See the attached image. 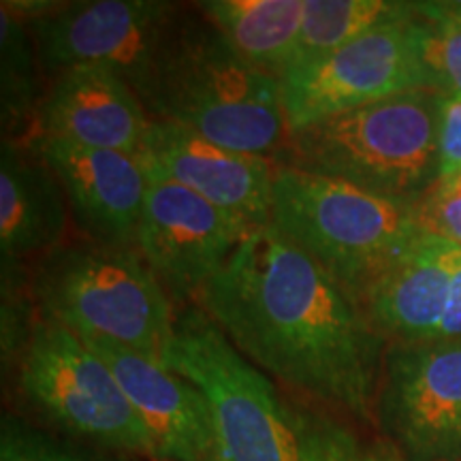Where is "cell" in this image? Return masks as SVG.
<instances>
[{
    "label": "cell",
    "instance_id": "cell-12",
    "mask_svg": "<svg viewBox=\"0 0 461 461\" xmlns=\"http://www.w3.org/2000/svg\"><path fill=\"white\" fill-rule=\"evenodd\" d=\"M65 188L77 238L137 248L149 173L141 154L92 149L34 137L28 141Z\"/></svg>",
    "mask_w": 461,
    "mask_h": 461
},
{
    "label": "cell",
    "instance_id": "cell-23",
    "mask_svg": "<svg viewBox=\"0 0 461 461\" xmlns=\"http://www.w3.org/2000/svg\"><path fill=\"white\" fill-rule=\"evenodd\" d=\"M414 216L423 233L461 248V177L438 182L419 203H414Z\"/></svg>",
    "mask_w": 461,
    "mask_h": 461
},
{
    "label": "cell",
    "instance_id": "cell-4",
    "mask_svg": "<svg viewBox=\"0 0 461 461\" xmlns=\"http://www.w3.org/2000/svg\"><path fill=\"white\" fill-rule=\"evenodd\" d=\"M37 314L163 363L177 308L137 248L68 238L28 269Z\"/></svg>",
    "mask_w": 461,
    "mask_h": 461
},
{
    "label": "cell",
    "instance_id": "cell-6",
    "mask_svg": "<svg viewBox=\"0 0 461 461\" xmlns=\"http://www.w3.org/2000/svg\"><path fill=\"white\" fill-rule=\"evenodd\" d=\"M163 366L201 391L221 461H297L291 400L197 303L177 308Z\"/></svg>",
    "mask_w": 461,
    "mask_h": 461
},
{
    "label": "cell",
    "instance_id": "cell-15",
    "mask_svg": "<svg viewBox=\"0 0 461 461\" xmlns=\"http://www.w3.org/2000/svg\"><path fill=\"white\" fill-rule=\"evenodd\" d=\"M149 120L137 92L112 68L75 67L50 77L34 137L141 154Z\"/></svg>",
    "mask_w": 461,
    "mask_h": 461
},
{
    "label": "cell",
    "instance_id": "cell-2",
    "mask_svg": "<svg viewBox=\"0 0 461 461\" xmlns=\"http://www.w3.org/2000/svg\"><path fill=\"white\" fill-rule=\"evenodd\" d=\"M140 99L152 120L274 163L291 132L280 79L241 60L197 3L171 24Z\"/></svg>",
    "mask_w": 461,
    "mask_h": 461
},
{
    "label": "cell",
    "instance_id": "cell-9",
    "mask_svg": "<svg viewBox=\"0 0 461 461\" xmlns=\"http://www.w3.org/2000/svg\"><path fill=\"white\" fill-rule=\"evenodd\" d=\"M374 425L402 461H461V338L389 344Z\"/></svg>",
    "mask_w": 461,
    "mask_h": 461
},
{
    "label": "cell",
    "instance_id": "cell-21",
    "mask_svg": "<svg viewBox=\"0 0 461 461\" xmlns=\"http://www.w3.org/2000/svg\"><path fill=\"white\" fill-rule=\"evenodd\" d=\"M420 60L442 95H461V3H412Z\"/></svg>",
    "mask_w": 461,
    "mask_h": 461
},
{
    "label": "cell",
    "instance_id": "cell-1",
    "mask_svg": "<svg viewBox=\"0 0 461 461\" xmlns=\"http://www.w3.org/2000/svg\"><path fill=\"white\" fill-rule=\"evenodd\" d=\"M194 303L278 387L374 423L387 339L342 285L274 227L252 230Z\"/></svg>",
    "mask_w": 461,
    "mask_h": 461
},
{
    "label": "cell",
    "instance_id": "cell-8",
    "mask_svg": "<svg viewBox=\"0 0 461 461\" xmlns=\"http://www.w3.org/2000/svg\"><path fill=\"white\" fill-rule=\"evenodd\" d=\"M26 22L48 77L75 67L112 68L143 90L182 3L167 0H3Z\"/></svg>",
    "mask_w": 461,
    "mask_h": 461
},
{
    "label": "cell",
    "instance_id": "cell-11",
    "mask_svg": "<svg viewBox=\"0 0 461 461\" xmlns=\"http://www.w3.org/2000/svg\"><path fill=\"white\" fill-rule=\"evenodd\" d=\"M148 167L149 188L137 250L176 308L194 303L255 230ZM261 229V227H258Z\"/></svg>",
    "mask_w": 461,
    "mask_h": 461
},
{
    "label": "cell",
    "instance_id": "cell-18",
    "mask_svg": "<svg viewBox=\"0 0 461 461\" xmlns=\"http://www.w3.org/2000/svg\"><path fill=\"white\" fill-rule=\"evenodd\" d=\"M197 7L241 60L276 79L285 77L295 56L305 0H205Z\"/></svg>",
    "mask_w": 461,
    "mask_h": 461
},
{
    "label": "cell",
    "instance_id": "cell-16",
    "mask_svg": "<svg viewBox=\"0 0 461 461\" xmlns=\"http://www.w3.org/2000/svg\"><path fill=\"white\" fill-rule=\"evenodd\" d=\"M457 248L436 235L420 233L361 299V308L387 344L436 338L447 310Z\"/></svg>",
    "mask_w": 461,
    "mask_h": 461
},
{
    "label": "cell",
    "instance_id": "cell-14",
    "mask_svg": "<svg viewBox=\"0 0 461 461\" xmlns=\"http://www.w3.org/2000/svg\"><path fill=\"white\" fill-rule=\"evenodd\" d=\"M107 363L135 408L158 461H221L214 419L190 380L157 359L105 342L84 339Z\"/></svg>",
    "mask_w": 461,
    "mask_h": 461
},
{
    "label": "cell",
    "instance_id": "cell-26",
    "mask_svg": "<svg viewBox=\"0 0 461 461\" xmlns=\"http://www.w3.org/2000/svg\"><path fill=\"white\" fill-rule=\"evenodd\" d=\"M366 461H393L391 457H387V455L384 453H367V457H366Z\"/></svg>",
    "mask_w": 461,
    "mask_h": 461
},
{
    "label": "cell",
    "instance_id": "cell-19",
    "mask_svg": "<svg viewBox=\"0 0 461 461\" xmlns=\"http://www.w3.org/2000/svg\"><path fill=\"white\" fill-rule=\"evenodd\" d=\"M50 77L26 22L0 9V122L3 141L28 143L37 135Z\"/></svg>",
    "mask_w": 461,
    "mask_h": 461
},
{
    "label": "cell",
    "instance_id": "cell-3",
    "mask_svg": "<svg viewBox=\"0 0 461 461\" xmlns=\"http://www.w3.org/2000/svg\"><path fill=\"white\" fill-rule=\"evenodd\" d=\"M442 92L411 90L288 132L276 165L342 182L397 203H419L440 180Z\"/></svg>",
    "mask_w": 461,
    "mask_h": 461
},
{
    "label": "cell",
    "instance_id": "cell-5",
    "mask_svg": "<svg viewBox=\"0 0 461 461\" xmlns=\"http://www.w3.org/2000/svg\"><path fill=\"white\" fill-rule=\"evenodd\" d=\"M269 227L325 269L357 302L414 244V205L278 165Z\"/></svg>",
    "mask_w": 461,
    "mask_h": 461
},
{
    "label": "cell",
    "instance_id": "cell-20",
    "mask_svg": "<svg viewBox=\"0 0 461 461\" xmlns=\"http://www.w3.org/2000/svg\"><path fill=\"white\" fill-rule=\"evenodd\" d=\"M411 14L412 3L400 0H305L291 68L310 65L374 28L403 20Z\"/></svg>",
    "mask_w": 461,
    "mask_h": 461
},
{
    "label": "cell",
    "instance_id": "cell-22",
    "mask_svg": "<svg viewBox=\"0 0 461 461\" xmlns=\"http://www.w3.org/2000/svg\"><path fill=\"white\" fill-rule=\"evenodd\" d=\"M0 461H95L48 431L15 417L3 419Z\"/></svg>",
    "mask_w": 461,
    "mask_h": 461
},
{
    "label": "cell",
    "instance_id": "cell-7",
    "mask_svg": "<svg viewBox=\"0 0 461 461\" xmlns=\"http://www.w3.org/2000/svg\"><path fill=\"white\" fill-rule=\"evenodd\" d=\"M14 363L22 400L51 428L109 451L152 457L149 438L118 378L67 327L37 314Z\"/></svg>",
    "mask_w": 461,
    "mask_h": 461
},
{
    "label": "cell",
    "instance_id": "cell-24",
    "mask_svg": "<svg viewBox=\"0 0 461 461\" xmlns=\"http://www.w3.org/2000/svg\"><path fill=\"white\" fill-rule=\"evenodd\" d=\"M438 167L440 180L461 177V95H442L440 129H438Z\"/></svg>",
    "mask_w": 461,
    "mask_h": 461
},
{
    "label": "cell",
    "instance_id": "cell-25",
    "mask_svg": "<svg viewBox=\"0 0 461 461\" xmlns=\"http://www.w3.org/2000/svg\"><path fill=\"white\" fill-rule=\"evenodd\" d=\"M459 338H461V248H457V255H455L447 310L434 339H459Z\"/></svg>",
    "mask_w": 461,
    "mask_h": 461
},
{
    "label": "cell",
    "instance_id": "cell-13",
    "mask_svg": "<svg viewBox=\"0 0 461 461\" xmlns=\"http://www.w3.org/2000/svg\"><path fill=\"white\" fill-rule=\"evenodd\" d=\"M141 157L152 169L229 216L255 229L269 224L278 169L272 158L216 146L160 120H149Z\"/></svg>",
    "mask_w": 461,
    "mask_h": 461
},
{
    "label": "cell",
    "instance_id": "cell-17",
    "mask_svg": "<svg viewBox=\"0 0 461 461\" xmlns=\"http://www.w3.org/2000/svg\"><path fill=\"white\" fill-rule=\"evenodd\" d=\"M71 212L54 169L28 143L0 148L3 265H34L68 241Z\"/></svg>",
    "mask_w": 461,
    "mask_h": 461
},
{
    "label": "cell",
    "instance_id": "cell-10",
    "mask_svg": "<svg viewBox=\"0 0 461 461\" xmlns=\"http://www.w3.org/2000/svg\"><path fill=\"white\" fill-rule=\"evenodd\" d=\"M288 131L411 90H436L420 60L412 14L280 79Z\"/></svg>",
    "mask_w": 461,
    "mask_h": 461
}]
</instances>
